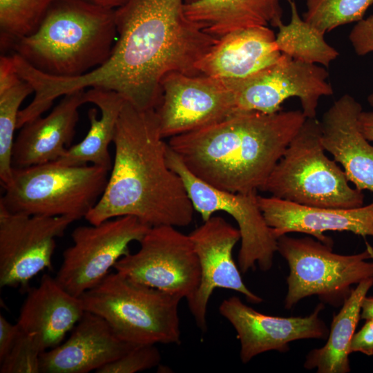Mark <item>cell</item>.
Segmentation results:
<instances>
[{"label":"cell","mask_w":373,"mask_h":373,"mask_svg":"<svg viewBox=\"0 0 373 373\" xmlns=\"http://www.w3.org/2000/svg\"><path fill=\"white\" fill-rule=\"evenodd\" d=\"M111 171L95 165L70 166L57 162L13 167L2 187L0 205L30 216L84 218L96 204Z\"/></svg>","instance_id":"obj_7"},{"label":"cell","mask_w":373,"mask_h":373,"mask_svg":"<svg viewBox=\"0 0 373 373\" xmlns=\"http://www.w3.org/2000/svg\"><path fill=\"white\" fill-rule=\"evenodd\" d=\"M161 354L155 345H136L118 359L105 365L97 373H135L159 365Z\"/></svg>","instance_id":"obj_31"},{"label":"cell","mask_w":373,"mask_h":373,"mask_svg":"<svg viewBox=\"0 0 373 373\" xmlns=\"http://www.w3.org/2000/svg\"><path fill=\"white\" fill-rule=\"evenodd\" d=\"M161 88L155 111L163 138L206 127L234 113L225 80L173 72L164 77Z\"/></svg>","instance_id":"obj_14"},{"label":"cell","mask_w":373,"mask_h":373,"mask_svg":"<svg viewBox=\"0 0 373 373\" xmlns=\"http://www.w3.org/2000/svg\"><path fill=\"white\" fill-rule=\"evenodd\" d=\"M20 329L17 323H10L2 314L0 315V361L9 352L19 335Z\"/></svg>","instance_id":"obj_34"},{"label":"cell","mask_w":373,"mask_h":373,"mask_svg":"<svg viewBox=\"0 0 373 373\" xmlns=\"http://www.w3.org/2000/svg\"><path fill=\"white\" fill-rule=\"evenodd\" d=\"M90 224L73 231V245L63 252L55 276L64 289L77 297L100 283L130 253L129 245L140 242L151 228L132 216Z\"/></svg>","instance_id":"obj_10"},{"label":"cell","mask_w":373,"mask_h":373,"mask_svg":"<svg viewBox=\"0 0 373 373\" xmlns=\"http://www.w3.org/2000/svg\"><path fill=\"white\" fill-rule=\"evenodd\" d=\"M291 18L287 24L278 26L276 44L284 55L307 64L328 67L339 52L324 39V33L310 25L298 13L294 0H288Z\"/></svg>","instance_id":"obj_26"},{"label":"cell","mask_w":373,"mask_h":373,"mask_svg":"<svg viewBox=\"0 0 373 373\" xmlns=\"http://www.w3.org/2000/svg\"><path fill=\"white\" fill-rule=\"evenodd\" d=\"M55 0H0L1 47L34 33Z\"/></svg>","instance_id":"obj_28"},{"label":"cell","mask_w":373,"mask_h":373,"mask_svg":"<svg viewBox=\"0 0 373 373\" xmlns=\"http://www.w3.org/2000/svg\"><path fill=\"white\" fill-rule=\"evenodd\" d=\"M277 251L289 267L285 307L289 310L300 300L318 296L323 303L338 307L349 296L354 284L373 278V248L341 255L332 247L310 236L277 239Z\"/></svg>","instance_id":"obj_8"},{"label":"cell","mask_w":373,"mask_h":373,"mask_svg":"<svg viewBox=\"0 0 373 373\" xmlns=\"http://www.w3.org/2000/svg\"><path fill=\"white\" fill-rule=\"evenodd\" d=\"M373 355V318L365 320L361 329L354 333L350 343V353Z\"/></svg>","instance_id":"obj_33"},{"label":"cell","mask_w":373,"mask_h":373,"mask_svg":"<svg viewBox=\"0 0 373 373\" xmlns=\"http://www.w3.org/2000/svg\"><path fill=\"white\" fill-rule=\"evenodd\" d=\"M367 101L370 105L373 107V93L368 96Z\"/></svg>","instance_id":"obj_38"},{"label":"cell","mask_w":373,"mask_h":373,"mask_svg":"<svg viewBox=\"0 0 373 373\" xmlns=\"http://www.w3.org/2000/svg\"><path fill=\"white\" fill-rule=\"evenodd\" d=\"M360 131L370 142H373V112L361 111L358 117Z\"/></svg>","instance_id":"obj_35"},{"label":"cell","mask_w":373,"mask_h":373,"mask_svg":"<svg viewBox=\"0 0 373 373\" xmlns=\"http://www.w3.org/2000/svg\"><path fill=\"white\" fill-rule=\"evenodd\" d=\"M84 312L80 297L44 274L39 284L28 291L17 323L21 331L36 334L46 351L61 343Z\"/></svg>","instance_id":"obj_22"},{"label":"cell","mask_w":373,"mask_h":373,"mask_svg":"<svg viewBox=\"0 0 373 373\" xmlns=\"http://www.w3.org/2000/svg\"><path fill=\"white\" fill-rule=\"evenodd\" d=\"M113 142L106 186L84 218L97 224L132 216L150 227L189 225L195 209L182 178L168 164V143L155 109H140L125 101Z\"/></svg>","instance_id":"obj_2"},{"label":"cell","mask_w":373,"mask_h":373,"mask_svg":"<svg viewBox=\"0 0 373 373\" xmlns=\"http://www.w3.org/2000/svg\"><path fill=\"white\" fill-rule=\"evenodd\" d=\"M372 286L373 278H370L352 289L339 312L333 316L326 344L308 353L304 363L305 368H316L318 373H347L350 371L351 341L361 319L363 300Z\"/></svg>","instance_id":"obj_25"},{"label":"cell","mask_w":373,"mask_h":373,"mask_svg":"<svg viewBox=\"0 0 373 373\" xmlns=\"http://www.w3.org/2000/svg\"><path fill=\"white\" fill-rule=\"evenodd\" d=\"M34 93L32 86L19 75L0 82V180L3 186L12 172L14 133L19 107Z\"/></svg>","instance_id":"obj_27"},{"label":"cell","mask_w":373,"mask_h":373,"mask_svg":"<svg viewBox=\"0 0 373 373\" xmlns=\"http://www.w3.org/2000/svg\"><path fill=\"white\" fill-rule=\"evenodd\" d=\"M195 0H186V3H188V2H191V1H193Z\"/></svg>","instance_id":"obj_39"},{"label":"cell","mask_w":373,"mask_h":373,"mask_svg":"<svg viewBox=\"0 0 373 373\" xmlns=\"http://www.w3.org/2000/svg\"><path fill=\"white\" fill-rule=\"evenodd\" d=\"M44 350L37 336L20 329L7 355L0 361L1 373H39Z\"/></svg>","instance_id":"obj_30"},{"label":"cell","mask_w":373,"mask_h":373,"mask_svg":"<svg viewBox=\"0 0 373 373\" xmlns=\"http://www.w3.org/2000/svg\"><path fill=\"white\" fill-rule=\"evenodd\" d=\"M349 40L358 55L373 52V13L357 22L349 35Z\"/></svg>","instance_id":"obj_32"},{"label":"cell","mask_w":373,"mask_h":373,"mask_svg":"<svg viewBox=\"0 0 373 373\" xmlns=\"http://www.w3.org/2000/svg\"><path fill=\"white\" fill-rule=\"evenodd\" d=\"M189 236L198 258L201 278L195 294L187 303L201 331H207V306L216 289L238 291L251 303L262 302L261 297L245 285L241 271L233 258V247L240 240L238 228L222 217L213 215Z\"/></svg>","instance_id":"obj_15"},{"label":"cell","mask_w":373,"mask_h":373,"mask_svg":"<svg viewBox=\"0 0 373 373\" xmlns=\"http://www.w3.org/2000/svg\"><path fill=\"white\" fill-rule=\"evenodd\" d=\"M361 104L345 94L326 111L321 122L325 151L340 163L349 182L358 190L373 193V146L358 124Z\"/></svg>","instance_id":"obj_19"},{"label":"cell","mask_w":373,"mask_h":373,"mask_svg":"<svg viewBox=\"0 0 373 373\" xmlns=\"http://www.w3.org/2000/svg\"><path fill=\"white\" fill-rule=\"evenodd\" d=\"M187 19L216 38L255 26L281 23L280 0H195L185 3Z\"/></svg>","instance_id":"obj_23"},{"label":"cell","mask_w":373,"mask_h":373,"mask_svg":"<svg viewBox=\"0 0 373 373\" xmlns=\"http://www.w3.org/2000/svg\"><path fill=\"white\" fill-rule=\"evenodd\" d=\"M85 311L104 318L133 345L180 344V296L136 282L116 271L81 295Z\"/></svg>","instance_id":"obj_5"},{"label":"cell","mask_w":373,"mask_h":373,"mask_svg":"<svg viewBox=\"0 0 373 373\" xmlns=\"http://www.w3.org/2000/svg\"><path fill=\"white\" fill-rule=\"evenodd\" d=\"M373 318V296H365L362 302L361 319Z\"/></svg>","instance_id":"obj_37"},{"label":"cell","mask_w":373,"mask_h":373,"mask_svg":"<svg viewBox=\"0 0 373 373\" xmlns=\"http://www.w3.org/2000/svg\"><path fill=\"white\" fill-rule=\"evenodd\" d=\"M116 39L115 10L84 0H55L37 30L11 48L40 72L75 77L103 65Z\"/></svg>","instance_id":"obj_4"},{"label":"cell","mask_w":373,"mask_h":373,"mask_svg":"<svg viewBox=\"0 0 373 373\" xmlns=\"http://www.w3.org/2000/svg\"><path fill=\"white\" fill-rule=\"evenodd\" d=\"M186 0H128L115 10L117 39L108 60L75 77L46 75L51 101L85 88L119 93L144 110L156 109L161 82L173 72L199 75L196 65L218 38L201 30L184 13Z\"/></svg>","instance_id":"obj_1"},{"label":"cell","mask_w":373,"mask_h":373,"mask_svg":"<svg viewBox=\"0 0 373 373\" xmlns=\"http://www.w3.org/2000/svg\"><path fill=\"white\" fill-rule=\"evenodd\" d=\"M86 103L84 89L64 95L46 117L25 124L15 140L12 166L15 168L55 162L66 151L79 120V108Z\"/></svg>","instance_id":"obj_21"},{"label":"cell","mask_w":373,"mask_h":373,"mask_svg":"<svg viewBox=\"0 0 373 373\" xmlns=\"http://www.w3.org/2000/svg\"><path fill=\"white\" fill-rule=\"evenodd\" d=\"M323 309L321 303L305 317L273 316L256 311L233 296L222 301L219 312L235 329L240 344V360L247 363L268 351L286 352L294 341L325 338L329 331L319 316Z\"/></svg>","instance_id":"obj_16"},{"label":"cell","mask_w":373,"mask_h":373,"mask_svg":"<svg viewBox=\"0 0 373 373\" xmlns=\"http://www.w3.org/2000/svg\"><path fill=\"white\" fill-rule=\"evenodd\" d=\"M95 6H98L102 8L116 10L124 4H126L128 0H84Z\"/></svg>","instance_id":"obj_36"},{"label":"cell","mask_w":373,"mask_h":373,"mask_svg":"<svg viewBox=\"0 0 373 373\" xmlns=\"http://www.w3.org/2000/svg\"><path fill=\"white\" fill-rule=\"evenodd\" d=\"M373 0H306L303 19L323 33L358 22Z\"/></svg>","instance_id":"obj_29"},{"label":"cell","mask_w":373,"mask_h":373,"mask_svg":"<svg viewBox=\"0 0 373 373\" xmlns=\"http://www.w3.org/2000/svg\"><path fill=\"white\" fill-rule=\"evenodd\" d=\"M134 346L120 339L101 316L85 311L65 342L41 353L40 372H96Z\"/></svg>","instance_id":"obj_18"},{"label":"cell","mask_w":373,"mask_h":373,"mask_svg":"<svg viewBox=\"0 0 373 373\" xmlns=\"http://www.w3.org/2000/svg\"><path fill=\"white\" fill-rule=\"evenodd\" d=\"M166 158L169 167L182 178L193 208L202 221L217 211H223L237 222L241 240L238 256L241 273L255 269L256 265L262 271H269L277 251V239L259 207L257 191L232 193L204 182L189 171L169 144Z\"/></svg>","instance_id":"obj_9"},{"label":"cell","mask_w":373,"mask_h":373,"mask_svg":"<svg viewBox=\"0 0 373 373\" xmlns=\"http://www.w3.org/2000/svg\"><path fill=\"white\" fill-rule=\"evenodd\" d=\"M321 122L306 118L260 191L299 204L336 209L363 206L343 170L325 154Z\"/></svg>","instance_id":"obj_6"},{"label":"cell","mask_w":373,"mask_h":373,"mask_svg":"<svg viewBox=\"0 0 373 373\" xmlns=\"http://www.w3.org/2000/svg\"><path fill=\"white\" fill-rule=\"evenodd\" d=\"M328 77L323 67L282 54L275 64L249 77L225 81L232 95L234 113H274L281 111L286 99L298 97L306 118H315L320 98L334 93Z\"/></svg>","instance_id":"obj_11"},{"label":"cell","mask_w":373,"mask_h":373,"mask_svg":"<svg viewBox=\"0 0 373 373\" xmlns=\"http://www.w3.org/2000/svg\"><path fill=\"white\" fill-rule=\"evenodd\" d=\"M86 103L95 104L100 111L88 112L90 128L79 143L67 149L57 162L70 166L90 164L111 171L112 161L109 145L113 141L115 127L125 99L119 93L103 88H91L85 91Z\"/></svg>","instance_id":"obj_24"},{"label":"cell","mask_w":373,"mask_h":373,"mask_svg":"<svg viewBox=\"0 0 373 373\" xmlns=\"http://www.w3.org/2000/svg\"><path fill=\"white\" fill-rule=\"evenodd\" d=\"M139 250L120 258L114 269L144 285L189 300L200 285L198 256L189 235L175 227L149 229L139 242Z\"/></svg>","instance_id":"obj_12"},{"label":"cell","mask_w":373,"mask_h":373,"mask_svg":"<svg viewBox=\"0 0 373 373\" xmlns=\"http://www.w3.org/2000/svg\"><path fill=\"white\" fill-rule=\"evenodd\" d=\"M258 202L276 239L289 233H303L332 247V239L324 232L350 231L363 237L373 236V200L354 209L306 206L271 195H258Z\"/></svg>","instance_id":"obj_17"},{"label":"cell","mask_w":373,"mask_h":373,"mask_svg":"<svg viewBox=\"0 0 373 373\" xmlns=\"http://www.w3.org/2000/svg\"><path fill=\"white\" fill-rule=\"evenodd\" d=\"M281 56L271 29L250 27L218 38L198 63L196 71L198 75L222 80L240 79L271 66Z\"/></svg>","instance_id":"obj_20"},{"label":"cell","mask_w":373,"mask_h":373,"mask_svg":"<svg viewBox=\"0 0 373 373\" xmlns=\"http://www.w3.org/2000/svg\"><path fill=\"white\" fill-rule=\"evenodd\" d=\"M77 220L70 216H30L0 205V286L25 287L52 267L56 238Z\"/></svg>","instance_id":"obj_13"},{"label":"cell","mask_w":373,"mask_h":373,"mask_svg":"<svg viewBox=\"0 0 373 373\" xmlns=\"http://www.w3.org/2000/svg\"><path fill=\"white\" fill-rule=\"evenodd\" d=\"M305 119L300 110L236 113L168 144L200 180L247 193L260 190Z\"/></svg>","instance_id":"obj_3"}]
</instances>
